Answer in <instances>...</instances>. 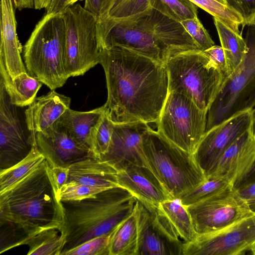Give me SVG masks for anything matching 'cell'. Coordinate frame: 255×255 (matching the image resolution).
I'll return each mask as SVG.
<instances>
[{
  "label": "cell",
  "instance_id": "obj_1",
  "mask_svg": "<svg viewBox=\"0 0 255 255\" xmlns=\"http://www.w3.org/2000/svg\"><path fill=\"white\" fill-rule=\"evenodd\" d=\"M108 97L105 114L115 124H157L168 94L165 65L120 47L101 49Z\"/></svg>",
  "mask_w": 255,
  "mask_h": 255
},
{
  "label": "cell",
  "instance_id": "obj_2",
  "mask_svg": "<svg viewBox=\"0 0 255 255\" xmlns=\"http://www.w3.org/2000/svg\"><path fill=\"white\" fill-rule=\"evenodd\" d=\"M51 167L45 160L38 167L0 193V236L10 246L26 242L46 230H59L64 208Z\"/></svg>",
  "mask_w": 255,
  "mask_h": 255
},
{
  "label": "cell",
  "instance_id": "obj_3",
  "mask_svg": "<svg viewBox=\"0 0 255 255\" xmlns=\"http://www.w3.org/2000/svg\"><path fill=\"white\" fill-rule=\"evenodd\" d=\"M137 199L127 190L116 187L95 197L62 202L64 222L58 230L66 241L60 255L93 238L109 234L133 211Z\"/></svg>",
  "mask_w": 255,
  "mask_h": 255
},
{
  "label": "cell",
  "instance_id": "obj_4",
  "mask_svg": "<svg viewBox=\"0 0 255 255\" xmlns=\"http://www.w3.org/2000/svg\"><path fill=\"white\" fill-rule=\"evenodd\" d=\"M66 25L61 13L46 14L35 25L24 46L28 74L51 90L69 78L64 67Z\"/></svg>",
  "mask_w": 255,
  "mask_h": 255
},
{
  "label": "cell",
  "instance_id": "obj_5",
  "mask_svg": "<svg viewBox=\"0 0 255 255\" xmlns=\"http://www.w3.org/2000/svg\"><path fill=\"white\" fill-rule=\"evenodd\" d=\"M143 148L149 168L173 199H178L207 179L193 154L150 128L143 135Z\"/></svg>",
  "mask_w": 255,
  "mask_h": 255
},
{
  "label": "cell",
  "instance_id": "obj_6",
  "mask_svg": "<svg viewBox=\"0 0 255 255\" xmlns=\"http://www.w3.org/2000/svg\"><path fill=\"white\" fill-rule=\"evenodd\" d=\"M165 66L168 92L187 96L200 110L208 112L226 79L203 51L190 49L172 54Z\"/></svg>",
  "mask_w": 255,
  "mask_h": 255
},
{
  "label": "cell",
  "instance_id": "obj_7",
  "mask_svg": "<svg viewBox=\"0 0 255 255\" xmlns=\"http://www.w3.org/2000/svg\"><path fill=\"white\" fill-rule=\"evenodd\" d=\"M248 26L245 38L248 52L238 67L226 79L209 108L206 131L234 114L253 109L255 106V26Z\"/></svg>",
  "mask_w": 255,
  "mask_h": 255
},
{
  "label": "cell",
  "instance_id": "obj_8",
  "mask_svg": "<svg viewBox=\"0 0 255 255\" xmlns=\"http://www.w3.org/2000/svg\"><path fill=\"white\" fill-rule=\"evenodd\" d=\"M62 14L66 25V73L69 78L83 75L99 63L97 20L80 4L69 6Z\"/></svg>",
  "mask_w": 255,
  "mask_h": 255
},
{
  "label": "cell",
  "instance_id": "obj_9",
  "mask_svg": "<svg viewBox=\"0 0 255 255\" xmlns=\"http://www.w3.org/2000/svg\"><path fill=\"white\" fill-rule=\"evenodd\" d=\"M207 113L187 96L168 92L157 123V131L172 144L193 154L206 131Z\"/></svg>",
  "mask_w": 255,
  "mask_h": 255
},
{
  "label": "cell",
  "instance_id": "obj_10",
  "mask_svg": "<svg viewBox=\"0 0 255 255\" xmlns=\"http://www.w3.org/2000/svg\"><path fill=\"white\" fill-rule=\"evenodd\" d=\"M187 207L198 235L223 229L255 212L233 186Z\"/></svg>",
  "mask_w": 255,
  "mask_h": 255
},
{
  "label": "cell",
  "instance_id": "obj_11",
  "mask_svg": "<svg viewBox=\"0 0 255 255\" xmlns=\"http://www.w3.org/2000/svg\"><path fill=\"white\" fill-rule=\"evenodd\" d=\"M36 145L21 107L11 103L0 80V170L21 161Z\"/></svg>",
  "mask_w": 255,
  "mask_h": 255
},
{
  "label": "cell",
  "instance_id": "obj_12",
  "mask_svg": "<svg viewBox=\"0 0 255 255\" xmlns=\"http://www.w3.org/2000/svg\"><path fill=\"white\" fill-rule=\"evenodd\" d=\"M255 242V211L220 230L198 235L183 246L182 255H239Z\"/></svg>",
  "mask_w": 255,
  "mask_h": 255
},
{
  "label": "cell",
  "instance_id": "obj_13",
  "mask_svg": "<svg viewBox=\"0 0 255 255\" xmlns=\"http://www.w3.org/2000/svg\"><path fill=\"white\" fill-rule=\"evenodd\" d=\"M255 122V110L249 109L206 131L193 154L206 176L225 150L253 127Z\"/></svg>",
  "mask_w": 255,
  "mask_h": 255
},
{
  "label": "cell",
  "instance_id": "obj_14",
  "mask_svg": "<svg viewBox=\"0 0 255 255\" xmlns=\"http://www.w3.org/2000/svg\"><path fill=\"white\" fill-rule=\"evenodd\" d=\"M137 18L119 22L104 20L97 22V38L100 50L120 47L165 65L164 53L151 34L136 23Z\"/></svg>",
  "mask_w": 255,
  "mask_h": 255
},
{
  "label": "cell",
  "instance_id": "obj_15",
  "mask_svg": "<svg viewBox=\"0 0 255 255\" xmlns=\"http://www.w3.org/2000/svg\"><path fill=\"white\" fill-rule=\"evenodd\" d=\"M150 128L142 122L115 124L108 150L99 159L117 172L131 165L149 168L143 151V136Z\"/></svg>",
  "mask_w": 255,
  "mask_h": 255
},
{
  "label": "cell",
  "instance_id": "obj_16",
  "mask_svg": "<svg viewBox=\"0 0 255 255\" xmlns=\"http://www.w3.org/2000/svg\"><path fill=\"white\" fill-rule=\"evenodd\" d=\"M139 240L137 255H182L183 244L173 233L157 208L137 200Z\"/></svg>",
  "mask_w": 255,
  "mask_h": 255
},
{
  "label": "cell",
  "instance_id": "obj_17",
  "mask_svg": "<svg viewBox=\"0 0 255 255\" xmlns=\"http://www.w3.org/2000/svg\"><path fill=\"white\" fill-rule=\"evenodd\" d=\"M254 126L223 153L206 177L221 178L237 187L255 162Z\"/></svg>",
  "mask_w": 255,
  "mask_h": 255
},
{
  "label": "cell",
  "instance_id": "obj_18",
  "mask_svg": "<svg viewBox=\"0 0 255 255\" xmlns=\"http://www.w3.org/2000/svg\"><path fill=\"white\" fill-rule=\"evenodd\" d=\"M36 142L39 152L51 168L69 167L73 164L95 156L80 144L57 122L47 130L37 132Z\"/></svg>",
  "mask_w": 255,
  "mask_h": 255
},
{
  "label": "cell",
  "instance_id": "obj_19",
  "mask_svg": "<svg viewBox=\"0 0 255 255\" xmlns=\"http://www.w3.org/2000/svg\"><path fill=\"white\" fill-rule=\"evenodd\" d=\"M136 21L151 34L162 50L166 61L170 56L176 53L200 49L180 22L155 9L138 17Z\"/></svg>",
  "mask_w": 255,
  "mask_h": 255
},
{
  "label": "cell",
  "instance_id": "obj_20",
  "mask_svg": "<svg viewBox=\"0 0 255 255\" xmlns=\"http://www.w3.org/2000/svg\"><path fill=\"white\" fill-rule=\"evenodd\" d=\"M120 187L130 192L137 200L149 207L157 208L162 202L173 199L148 167L131 165L117 173Z\"/></svg>",
  "mask_w": 255,
  "mask_h": 255
},
{
  "label": "cell",
  "instance_id": "obj_21",
  "mask_svg": "<svg viewBox=\"0 0 255 255\" xmlns=\"http://www.w3.org/2000/svg\"><path fill=\"white\" fill-rule=\"evenodd\" d=\"M14 8L13 0H0V58L12 79L27 72L20 55L21 46L16 32Z\"/></svg>",
  "mask_w": 255,
  "mask_h": 255
},
{
  "label": "cell",
  "instance_id": "obj_22",
  "mask_svg": "<svg viewBox=\"0 0 255 255\" xmlns=\"http://www.w3.org/2000/svg\"><path fill=\"white\" fill-rule=\"evenodd\" d=\"M71 99L51 90L47 94L36 97L24 111L26 123L31 136L44 131L56 123L69 109Z\"/></svg>",
  "mask_w": 255,
  "mask_h": 255
},
{
  "label": "cell",
  "instance_id": "obj_23",
  "mask_svg": "<svg viewBox=\"0 0 255 255\" xmlns=\"http://www.w3.org/2000/svg\"><path fill=\"white\" fill-rule=\"evenodd\" d=\"M117 171L111 166L95 156L77 162L69 167L68 181L105 189L120 187Z\"/></svg>",
  "mask_w": 255,
  "mask_h": 255
},
{
  "label": "cell",
  "instance_id": "obj_24",
  "mask_svg": "<svg viewBox=\"0 0 255 255\" xmlns=\"http://www.w3.org/2000/svg\"><path fill=\"white\" fill-rule=\"evenodd\" d=\"M104 113L103 106L87 112L76 111L70 108L62 115L57 123L64 128L80 144L92 151V131Z\"/></svg>",
  "mask_w": 255,
  "mask_h": 255
},
{
  "label": "cell",
  "instance_id": "obj_25",
  "mask_svg": "<svg viewBox=\"0 0 255 255\" xmlns=\"http://www.w3.org/2000/svg\"><path fill=\"white\" fill-rule=\"evenodd\" d=\"M157 210L176 238L183 244L195 239L196 232L187 206L178 199H170L161 202Z\"/></svg>",
  "mask_w": 255,
  "mask_h": 255
},
{
  "label": "cell",
  "instance_id": "obj_26",
  "mask_svg": "<svg viewBox=\"0 0 255 255\" xmlns=\"http://www.w3.org/2000/svg\"><path fill=\"white\" fill-rule=\"evenodd\" d=\"M0 80L2 82L11 103L21 108L28 106L32 103L42 84L27 72L22 73L12 79L0 58Z\"/></svg>",
  "mask_w": 255,
  "mask_h": 255
},
{
  "label": "cell",
  "instance_id": "obj_27",
  "mask_svg": "<svg viewBox=\"0 0 255 255\" xmlns=\"http://www.w3.org/2000/svg\"><path fill=\"white\" fill-rule=\"evenodd\" d=\"M139 240V213L136 201L132 213L114 230L109 255H137Z\"/></svg>",
  "mask_w": 255,
  "mask_h": 255
},
{
  "label": "cell",
  "instance_id": "obj_28",
  "mask_svg": "<svg viewBox=\"0 0 255 255\" xmlns=\"http://www.w3.org/2000/svg\"><path fill=\"white\" fill-rule=\"evenodd\" d=\"M214 21L226 57L228 78L242 62L248 48L241 34L236 33L216 18L214 17Z\"/></svg>",
  "mask_w": 255,
  "mask_h": 255
},
{
  "label": "cell",
  "instance_id": "obj_29",
  "mask_svg": "<svg viewBox=\"0 0 255 255\" xmlns=\"http://www.w3.org/2000/svg\"><path fill=\"white\" fill-rule=\"evenodd\" d=\"M45 160L35 146L30 153L17 163L0 170V193H2L38 167Z\"/></svg>",
  "mask_w": 255,
  "mask_h": 255
},
{
  "label": "cell",
  "instance_id": "obj_30",
  "mask_svg": "<svg viewBox=\"0 0 255 255\" xmlns=\"http://www.w3.org/2000/svg\"><path fill=\"white\" fill-rule=\"evenodd\" d=\"M57 229L44 230L27 240V255H60L66 241V236Z\"/></svg>",
  "mask_w": 255,
  "mask_h": 255
},
{
  "label": "cell",
  "instance_id": "obj_31",
  "mask_svg": "<svg viewBox=\"0 0 255 255\" xmlns=\"http://www.w3.org/2000/svg\"><path fill=\"white\" fill-rule=\"evenodd\" d=\"M152 9L180 22L197 16L198 6L190 0H148Z\"/></svg>",
  "mask_w": 255,
  "mask_h": 255
},
{
  "label": "cell",
  "instance_id": "obj_32",
  "mask_svg": "<svg viewBox=\"0 0 255 255\" xmlns=\"http://www.w3.org/2000/svg\"><path fill=\"white\" fill-rule=\"evenodd\" d=\"M190 0L218 19L236 33L241 34L239 27L243 26L244 20L241 15L232 8L216 0Z\"/></svg>",
  "mask_w": 255,
  "mask_h": 255
},
{
  "label": "cell",
  "instance_id": "obj_33",
  "mask_svg": "<svg viewBox=\"0 0 255 255\" xmlns=\"http://www.w3.org/2000/svg\"><path fill=\"white\" fill-rule=\"evenodd\" d=\"M233 186L228 181L221 178H207L202 183L181 196L178 199L188 206L209 198L227 187Z\"/></svg>",
  "mask_w": 255,
  "mask_h": 255
},
{
  "label": "cell",
  "instance_id": "obj_34",
  "mask_svg": "<svg viewBox=\"0 0 255 255\" xmlns=\"http://www.w3.org/2000/svg\"><path fill=\"white\" fill-rule=\"evenodd\" d=\"M115 124L104 113L94 128L92 134V151L99 158L109 148L114 131Z\"/></svg>",
  "mask_w": 255,
  "mask_h": 255
},
{
  "label": "cell",
  "instance_id": "obj_35",
  "mask_svg": "<svg viewBox=\"0 0 255 255\" xmlns=\"http://www.w3.org/2000/svg\"><path fill=\"white\" fill-rule=\"evenodd\" d=\"M107 189L87 186L75 181H68L62 186L58 191L61 202L78 201L95 197Z\"/></svg>",
  "mask_w": 255,
  "mask_h": 255
},
{
  "label": "cell",
  "instance_id": "obj_36",
  "mask_svg": "<svg viewBox=\"0 0 255 255\" xmlns=\"http://www.w3.org/2000/svg\"><path fill=\"white\" fill-rule=\"evenodd\" d=\"M113 232L89 240L66 252L63 255H109Z\"/></svg>",
  "mask_w": 255,
  "mask_h": 255
},
{
  "label": "cell",
  "instance_id": "obj_37",
  "mask_svg": "<svg viewBox=\"0 0 255 255\" xmlns=\"http://www.w3.org/2000/svg\"><path fill=\"white\" fill-rule=\"evenodd\" d=\"M180 23L202 51H204L215 45L208 32L203 26L197 16L184 20Z\"/></svg>",
  "mask_w": 255,
  "mask_h": 255
},
{
  "label": "cell",
  "instance_id": "obj_38",
  "mask_svg": "<svg viewBox=\"0 0 255 255\" xmlns=\"http://www.w3.org/2000/svg\"><path fill=\"white\" fill-rule=\"evenodd\" d=\"M226 4L239 13L244 20L243 28L252 24L255 17V0H224Z\"/></svg>",
  "mask_w": 255,
  "mask_h": 255
},
{
  "label": "cell",
  "instance_id": "obj_39",
  "mask_svg": "<svg viewBox=\"0 0 255 255\" xmlns=\"http://www.w3.org/2000/svg\"><path fill=\"white\" fill-rule=\"evenodd\" d=\"M115 0H85L84 7L92 13L97 22L108 19Z\"/></svg>",
  "mask_w": 255,
  "mask_h": 255
},
{
  "label": "cell",
  "instance_id": "obj_40",
  "mask_svg": "<svg viewBox=\"0 0 255 255\" xmlns=\"http://www.w3.org/2000/svg\"><path fill=\"white\" fill-rule=\"evenodd\" d=\"M203 51L226 79L228 77L227 62L222 46L214 45Z\"/></svg>",
  "mask_w": 255,
  "mask_h": 255
},
{
  "label": "cell",
  "instance_id": "obj_41",
  "mask_svg": "<svg viewBox=\"0 0 255 255\" xmlns=\"http://www.w3.org/2000/svg\"><path fill=\"white\" fill-rule=\"evenodd\" d=\"M240 196L246 200L253 211H255V179L241 184L236 188Z\"/></svg>",
  "mask_w": 255,
  "mask_h": 255
},
{
  "label": "cell",
  "instance_id": "obj_42",
  "mask_svg": "<svg viewBox=\"0 0 255 255\" xmlns=\"http://www.w3.org/2000/svg\"><path fill=\"white\" fill-rule=\"evenodd\" d=\"M51 0H13L16 8L21 10L25 8L36 9H45L49 6Z\"/></svg>",
  "mask_w": 255,
  "mask_h": 255
},
{
  "label": "cell",
  "instance_id": "obj_43",
  "mask_svg": "<svg viewBox=\"0 0 255 255\" xmlns=\"http://www.w3.org/2000/svg\"><path fill=\"white\" fill-rule=\"evenodd\" d=\"M51 168L57 186L59 190L60 187L68 181L69 168L56 167Z\"/></svg>",
  "mask_w": 255,
  "mask_h": 255
},
{
  "label": "cell",
  "instance_id": "obj_44",
  "mask_svg": "<svg viewBox=\"0 0 255 255\" xmlns=\"http://www.w3.org/2000/svg\"><path fill=\"white\" fill-rule=\"evenodd\" d=\"M69 7L68 0H51L46 9V14L63 13Z\"/></svg>",
  "mask_w": 255,
  "mask_h": 255
},
{
  "label": "cell",
  "instance_id": "obj_45",
  "mask_svg": "<svg viewBox=\"0 0 255 255\" xmlns=\"http://www.w3.org/2000/svg\"><path fill=\"white\" fill-rule=\"evenodd\" d=\"M255 179V162L249 172L247 174L240 185L250 182Z\"/></svg>",
  "mask_w": 255,
  "mask_h": 255
},
{
  "label": "cell",
  "instance_id": "obj_46",
  "mask_svg": "<svg viewBox=\"0 0 255 255\" xmlns=\"http://www.w3.org/2000/svg\"><path fill=\"white\" fill-rule=\"evenodd\" d=\"M249 251H250L252 255H255V242L251 247Z\"/></svg>",
  "mask_w": 255,
  "mask_h": 255
},
{
  "label": "cell",
  "instance_id": "obj_47",
  "mask_svg": "<svg viewBox=\"0 0 255 255\" xmlns=\"http://www.w3.org/2000/svg\"><path fill=\"white\" fill-rule=\"evenodd\" d=\"M79 0H68V3L69 6L74 4L76 1Z\"/></svg>",
  "mask_w": 255,
  "mask_h": 255
},
{
  "label": "cell",
  "instance_id": "obj_48",
  "mask_svg": "<svg viewBox=\"0 0 255 255\" xmlns=\"http://www.w3.org/2000/svg\"><path fill=\"white\" fill-rule=\"evenodd\" d=\"M216 0L219 1V2H220L221 3H223L224 4H226V2H225L224 0Z\"/></svg>",
  "mask_w": 255,
  "mask_h": 255
},
{
  "label": "cell",
  "instance_id": "obj_49",
  "mask_svg": "<svg viewBox=\"0 0 255 255\" xmlns=\"http://www.w3.org/2000/svg\"><path fill=\"white\" fill-rule=\"evenodd\" d=\"M252 24H253L255 26V18L254 19L253 21V22L252 23Z\"/></svg>",
  "mask_w": 255,
  "mask_h": 255
},
{
  "label": "cell",
  "instance_id": "obj_50",
  "mask_svg": "<svg viewBox=\"0 0 255 255\" xmlns=\"http://www.w3.org/2000/svg\"><path fill=\"white\" fill-rule=\"evenodd\" d=\"M254 135L255 137V122L254 128Z\"/></svg>",
  "mask_w": 255,
  "mask_h": 255
}]
</instances>
